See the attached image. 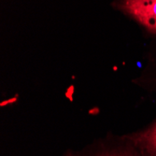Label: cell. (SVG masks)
Segmentation results:
<instances>
[{
  "instance_id": "cell-1",
  "label": "cell",
  "mask_w": 156,
  "mask_h": 156,
  "mask_svg": "<svg viewBox=\"0 0 156 156\" xmlns=\"http://www.w3.org/2000/svg\"><path fill=\"white\" fill-rule=\"evenodd\" d=\"M62 156H141L128 134H108L80 151L68 150Z\"/></svg>"
},
{
  "instance_id": "cell-2",
  "label": "cell",
  "mask_w": 156,
  "mask_h": 156,
  "mask_svg": "<svg viewBox=\"0 0 156 156\" xmlns=\"http://www.w3.org/2000/svg\"><path fill=\"white\" fill-rule=\"evenodd\" d=\"M119 8L156 37V0H123Z\"/></svg>"
},
{
  "instance_id": "cell-3",
  "label": "cell",
  "mask_w": 156,
  "mask_h": 156,
  "mask_svg": "<svg viewBox=\"0 0 156 156\" xmlns=\"http://www.w3.org/2000/svg\"><path fill=\"white\" fill-rule=\"evenodd\" d=\"M141 156H156V117L145 128L128 134Z\"/></svg>"
},
{
  "instance_id": "cell-4",
  "label": "cell",
  "mask_w": 156,
  "mask_h": 156,
  "mask_svg": "<svg viewBox=\"0 0 156 156\" xmlns=\"http://www.w3.org/2000/svg\"><path fill=\"white\" fill-rule=\"evenodd\" d=\"M137 81L141 87L156 94V37L150 47L146 66Z\"/></svg>"
}]
</instances>
